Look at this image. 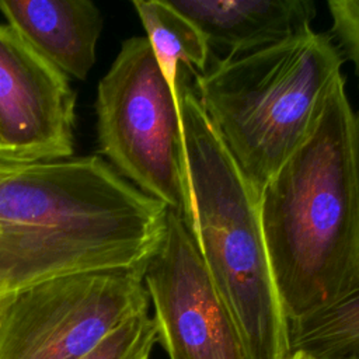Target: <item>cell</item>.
<instances>
[{"instance_id": "d6986e66", "label": "cell", "mask_w": 359, "mask_h": 359, "mask_svg": "<svg viewBox=\"0 0 359 359\" xmlns=\"http://www.w3.org/2000/svg\"><path fill=\"white\" fill-rule=\"evenodd\" d=\"M348 359H359V355H356V356H352V358H348Z\"/></svg>"}, {"instance_id": "3957f363", "label": "cell", "mask_w": 359, "mask_h": 359, "mask_svg": "<svg viewBox=\"0 0 359 359\" xmlns=\"http://www.w3.org/2000/svg\"><path fill=\"white\" fill-rule=\"evenodd\" d=\"M188 226L248 359H289V320L269 262L258 194L180 76Z\"/></svg>"}, {"instance_id": "9a60e30c", "label": "cell", "mask_w": 359, "mask_h": 359, "mask_svg": "<svg viewBox=\"0 0 359 359\" xmlns=\"http://www.w3.org/2000/svg\"><path fill=\"white\" fill-rule=\"evenodd\" d=\"M327 10L335 45L353 65L359 88V0H330Z\"/></svg>"}, {"instance_id": "277c9868", "label": "cell", "mask_w": 359, "mask_h": 359, "mask_svg": "<svg viewBox=\"0 0 359 359\" xmlns=\"http://www.w3.org/2000/svg\"><path fill=\"white\" fill-rule=\"evenodd\" d=\"M167 208L101 156L0 161V219L128 247L151 257Z\"/></svg>"}, {"instance_id": "e0dca14e", "label": "cell", "mask_w": 359, "mask_h": 359, "mask_svg": "<svg viewBox=\"0 0 359 359\" xmlns=\"http://www.w3.org/2000/svg\"><path fill=\"white\" fill-rule=\"evenodd\" d=\"M4 296V294H3ZM3 296H0V320H1V306H3Z\"/></svg>"}, {"instance_id": "9c48e42d", "label": "cell", "mask_w": 359, "mask_h": 359, "mask_svg": "<svg viewBox=\"0 0 359 359\" xmlns=\"http://www.w3.org/2000/svg\"><path fill=\"white\" fill-rule=\"evenodd\" d=\"M144 254L0 219V296L41 280L94 269H143Z\"/></svg>"}, {"instance_id": "6da1fadb", "label": "cell", "mask_w": 359, "mask_h": 359, "mask_svg": "<svg viewBox=\"0 0 359 359\" xmlns=\"http://www.w3.org/2000/svg\"><path fill=\"white\" fill-rule=\"evenodd\" d=\"M258 206L289 323L359 283V111L344 76L307 139L261 189Z\"/></svg>"}, {"instance_id": "ba28073f", "label": "cell", "mask_w": 359, "mask_h": 359, "mask_svg": "<svg viewBox=\"0 0 359 359\" xmlns=\"http://www.w3.org/2000/svg\"><path fill=\"white\" fill-rule=\"evenodd\" d=\"M76 93L69 77L0 22V161L72 157Z\"/></svg>"}, {"instance_id": "7c38bea8", "label": "cell", "mask_w": 359, "mask_h": 359, "mask_svg": "<svg viewBox=\"0 0 359 359\" xmlns=\"http://www.w3.org/2000/svg\"><path fill=\"white\" fill-rule=\"evenodd\" d=\"M132 6L170 91L180 98V67L201 73L212 60L206 36L172 1L135 0Z\"/></svg>"}, {"instance_id": "2e32d148", "label": "cell", "mask_w": 359, "mask_h": 359, "mask_svg": "<svg viewBox=\"0 0 359 359\" xmlns=\"http://www.w3.org/2000/svg\"><path fill=\"white\" fill-rule=\"evenodd\" d=\"M289 359H314V358H311L309 355H304V353H292Z\"/></svg>"}, {"instance_id": "8992f818", "label": "cell", "mask_w": 359, "mask_h": 359, "mask_svg": "<svg viewBox=\"0 0 359 359\" xmlns=\"http://www.w3.org/2000/svg\"><path fill=\"white\" fill-rule=\"evenodd\" d=\"M143 269L53 276L3 296L0 359H80L149 311Z\"/></svg>"}, {"instance_id": "52a82bcc", "label": "cell", "mask_w": 359, "mask_h": 359, "mask_svg": "<svg viewBox=\"0 0 359 359\" xmlns=\"http://www.w3.org/2000/svg\"><path fill=\"white\" fill-rule=\"evenodd\" d=\"M157 344L168 359H248L185 216L167 210L165 231L143 268Z\"/></svg>"}, {"instance_id": "8fae6325", "label": "cell", "mask_w": 359, "mask_h": 359, "mask_svg": "<svg viewBox=\"0 0 359 359\" xmlns=\"http://www.w3.org/2000/svg\"><path fill=\"white\" fill-rule=\"evenodd\" d=\"M177 10L191 18L208 39L210 52L243 53L311 25V0H181Z\"/></svg>"}, {"instance_id": "5b68a950", "label": "cell", "mask_w": 359, "mask_h": 359, "mask_svg": "<svg viewBox=\"0 0 359 359\" xmlns=\"http://www.w3.org/2000/svg\"><path fill=\"white\" fill-rule=\"evenodd\" d=\"M102 158L143 194L191 215L180 98L170 91L146 36H132L102 76L95 98Z\"/></svg>"}, {"instance_id": "4fadbf2b", "label": "cell", "mask_w": 359, "mask_h": 359, "mask_svg": "<svg viewBox=\"0 0 359 359\" xmlns=\"http://www.w3.org/2000/svg\"><path fill=\"white\" fill-rule=\"evenodd\" d=\"M289 349L314 359L359 355V283L334 303L289 323Z\"/></svg>"}, {"instance_id": "7a4b0ae2", "label": "cell", "mask_w": 359, "mask_h": 359, "mask_svg": "<svg viewBox=\"0 0 359 359\" xmlns=\"http://www.w3.org/2000/svg\"><path fill=\"white\" fill-rule=\"evenodd\" d=\"M344 62L330 35L304 25L194 73L202 111L258 195L313 130Z\"/></svg>"}, {"instance_id": "5bb4252c", "label": "cell", "mask_w": 359, "mask_h": 359, "mask_svg": "<svg viewBox=\"0 0 359 359\" xmlns=\"http://www.w3.org/2000/svg\"><path fill=\"white\" fill-rule=\"evenodd\" d=\"M157 344V328L149 311H143L112 331L80 359H150Z\"/></svg>"}, {"instance_id": "ac0fdd59", "label": "cell", "mask_w": 359, "mask_h": 359, "mask_svg": "<svg viewBox=\"0 0 359 359\" xmlns=\"http://www.w3.org/2000/svg\"><path fill=\"white\" fill-rule=\"evenodd\" d=\"M1 156H3V144H1V140H0V160H1Z\"/></svg>"}, {"instance_id": "30bf717a", "label": "cell", "mask_w": 359, "mask_h": 359, "mask_svg": "<svg viewBox=\"0 0 359 359\" xmlns=\"http://www.w3.org/2000/svg\"><path fill=\"white\" fill-rule=\"evenodd\" d=\"M0 13L39 55L66 77L86 80L102 32L90 0H0Z\"/></svg>"}]
</instances>
